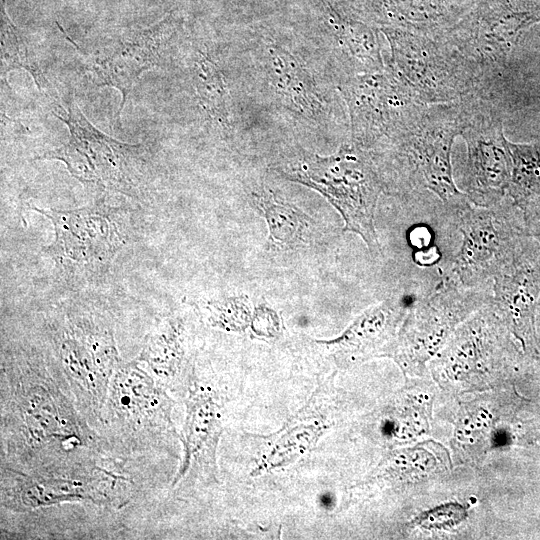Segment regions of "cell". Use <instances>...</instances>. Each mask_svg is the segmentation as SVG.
Instances as JSON below:
<instances>
[{
	"mask_svg": "<svg viewBox=\"0 0 540 540\" xmlns=\"http://www.w3.org/2000/svg\"><path fill=\"white\" fill-rule=\"evenodd\" d=\"M406 314L403 300L388 298L363 312L336 339L319 342L341 365L371 357L390 356Z\"/></svg>",
	"mask_w": 540,
	"mask_h": 540,
	"instance_id": "ac0fdd59",
	"label": "cell"
},
{
	"mask_svg": "<svg viewBox=\"0 0 540 540\" xmlns=\"http://www.w3.org/2000/svg\"><path fill=\"white\" fill-rule=\"evenodd\" d=\"M490 302L492 286L467 288L446 277L432 294L413 304L389 357L406 371L422 369L463 321Z\"/></svg>",
	"mask_w": 540,
	"mask_h": 540,
	"instance_id": "8fae6325",
	"label": "cell"
},
{
	"mask_svg": "<svg viewBox=\"0 0 540 540\" xmlns=\"http://www.w3.org/2000/svg\"><path fill=\"white\" fill-rule=\"evenodd\" d=\"M172 407L164 386L137 359L122 363L113 374L102 423L131 452L165 448L177 437Z\"/></svg>",
	"mask_w": 540,
	"mask_h": 540,
	"instance_id": "52a82bcc",
	"label": "cell"
},
{
	"mask_svg": "<svg viewBox=\"0 0 540 540\" xmlns=\"http://www.w3.org/2000/svg\"><path fill=\"white\" fill-rule=\"evenodd\" d=\"M540 21V4L487 0L445 36L459 52L481 92L503 66L523 33Z\"/></svg>",
	"mask_w": 540,
	"mask_h": 540,
	"instance_id": "30bf717a",
	"label": "cell"
},
{
	"mask_svg": "<svg viewBox=\"0 0 540 540\" xmlns=\"http://www.w3.org/2000/svg\"><path fill=\"white\" fill-rule=\"evenodd\" d=\"M458 103L459 136L466 144L463 193L473 205L488 207L507 196L513 168L510 141L487 93H474Z\"/></svg>",
	"mask_w": 540,
	"mask_h": 540,
	"instance_id": "9c48e42d",
	"label": "cell"
},
{
	"mask_svg": "<svg viewBox=\"0 0 540 540\" xmlns=\"http://www.w3.org/2000/svg\"><path fill=\"white\" fill-rule=\"evenodd\" d=\"M389 47L385 67L425 105L458 103L482 93L459 52L443 34L381 28Z\"/></svg>",
	"mask_w": 540,
	"mask_h": 540,
	"instance_id": "5b68a950",
	"label": "cell"
},
{
	"mask_svg": "<svg viewBox=\"0 0 540 540\" xmlns=\"http://www.w3.org/2000/svg\"><path fill=\"white\" fill-rule=\"evenodd\" d=\"M316 407V396L271 439L256 471H267L290 463L310 450L327 430V417Z\"/></svg>",
	"mask_w": 540,
	"mask_h": 540,
	"instance_id": "44dd1931",
	"label": "cell"
},
{
	"mask_svg": "<svg viewBox=\"0 0 540 540\" xmlns=\"http://www.w3.org/2000/svg\"><path fill=\"white\" fill-rule=\"evenodd\" d=\"M432 456L434 454L419 447L390 453L379 464L372 479L399 483L424 477L438 465Z\"/></svg>",
	"mask_w": 540,
	"mask_h": 540,
	"instance_id": "484cf974",
	"label": "cell"
},
{
	"mask_svg": "<svg viewBox=\"0 0 540 540\" xmlns=\"http://www.w3.org/2000/svg\"><path fill=\"white\" fill-rule=\"evenodd\" d=\"M467 517L466 508L459 503H446L418 515L413 523L430 530L452 528Z\"/></svg>",
	"mask_w": 540,
	"mask_h": 540,
	"instance_id": "4316f807",
	"label": "cell"
},
{
	"mask_svg": "<svg viewBox=\"0 0 540 540\" xmlns=\"http://www.w3.org/2000/svg\"><path fill=\"white\" fill-rule=\"evenodd\" d=\"M1 59L4 64L2 78L6 80V75L11 70L24 69L30 73L42 93L50 98H56L26 38L7 15L4 0L1 4Z\"/></svg>",
	"mask_w": 540,
	"mask_h": 540,
	"instance_id": "cb8c5ba5",
	"label": "cell"
},
{
	"mask_svg": "<svg viewBox=\"0 0 540 540\" xmlns=\"http://www.w3.org/2000/svg\"><path fill=\"white\" fill-rule=\"evenodd\" d=\"M171 19L166 16L154 25L134 30L97 50L90 63L92 80L97 86H109L122 94L117 119L140 75L160 61L161 49L170 33Z\"/></svg>",
	"mask_w": 540,
	"mask_h": 540,
	"instance_id": "2e32d148",
	"label": "cell"
},
{
	"mask_svg": "<svg viewBox=\"0 0 540 540\" xmlns=\"http://www.w3.org/2000/svg\"><path fill=\"white\" fill-rule=\"evenodd\" d=\"M339 90L349 112L352 143L366 151L396 135L426 106L386 67L344 77Z\"/></svg>",
	"mask_w": 540,
	"mask_h": 540,
	"instance_id": "7c38bea8",
	"label": "cell"
},
{
	"mask_svg": "<svg viewBox=\"0 0 540 540\" xmlns=\"http://www.w3.org/2000/svg\"><path fill=\"white\" fill-rule=\"evenodd\" d=\"M459 136V103L426 105L396 135L368 151L385 191L410 195L422 190L443 205L466 199L453 179L451 153Z\"/></svg>",
	"mask_w": 540,
	"mask_h": 540,
	"instance_id": "7a4b0ae2",
	"label": "cell"
},
{
	"mask_svg": "<svg viewBox=\"0 0 540 540\" xmlns=\"http://www.w3.org/2000/svg\"><path fill=\"white\" fill-rule=\"evenodd\" d=\"M510 150L513 168L507 195L528 227L540 220V142H510Z\"/></svg>",
	"mask_w": 540,
	"mask_h": 540,
	"instance_id": "603a6c76",
	"label": "cell"
},
{
	"mask_svg": "<svg viewBox=\"0 0 540 540\" xmlns=\"http://www.w3.org/2000/svg\"><path fill=\"white\" fill-rule=\"evenodd\" d=\"M31 208L51 221L54 240L42 251L65 273H100L130 240L127 213L101 202L72 210Z\"/></svg>",
	"mask_w": 540,
	"mask_h": 540,
	"instance_id": "ba28073f",
	"label": "cell"
},
{
	"mask_svg": "<svg viewBox=\"0 0 540 540\" xmlns=\"http://www.w3.org/2000/svg\"><path fill=\"white\" fill-rule=\"evenodd\" d=\"M540 299V244L531 236L492 280V305L521 352L540 358L536 309Z\"/></svg>",
	"mask_w": 540,
	"mask_h": 540,
	"instance_id": "4fadbf2b",
	"label": "cell"
},
{
	"mask_svg": "<svg viewBox=\"0 0 540 540\" xmlns=\"http://www.w3.org/2000/svg\"><path fill=\"white\" fill-rule=\"evenodd\" d=\"M8 449L30 472H74L72 454L92 450L95 435L45 367L18 361L4 367ZM72 464V463H71Z\"/></svg>",
	"mask_w": 540,
	"mask_h": 540,
	"instance_id": "6da1fadb",
	"label": "cell"
},
{
	"mask_svg": "<svg viewBox=\"0 0 540 540\" xmlns=\"http://www.w3.org/2000/svg\"><path fill=\"white\" fill-rule=\"evenodd\" d=\"M62 370L84 418L102 422L111 379L105 372V351L88 317L70 320L56 338Z\"/></svg>",
	"mask_w": 540,
	"mask_h": 540,
	"instance_id": "5bb4252c",
	"label": "cell"
},
{
	"mask_svg": "<svg viewBox=\"0 0 540 540\" xmlns=\"http://www.w3.org/2000/svg\"><path fill=\"white\" fill-rule=\"evenodd\" d=\"M138 360L163 386L178 385L188 372L181 320L168 317L158 322L146 336Z\"/></svg>",
	"mask_w": 540,
	"mask_h": 540,
	"instance_id": "ffe728a7",
	"label": "cell"
},
{
	"mask_svg": "<svg viewBox=\"0 0 540 540\" xmlns=\"http://www.w3.org/2000/svg\"><path fill=\"white\" fill-rule=\"evenodd\" d=\"M264 59L269 83L285 105L311 119L324 112L321 93L292 54L273 46L269 47Z\"/></svg>",
	"mask_w": 540,
	"mask_h": 540,
	"instance_id": "d6986e66",
	"label": "cell"
},
{
	"mask_svg": "<svg viewBox=\"0 0 540 540\" xmlns=\"http://www.w3.org/2000/svg\"><path fill=\"white\" fill-rule=\"evenodd\" d=\"M193 81L199 101L208 115L221 126L231 123L228 93L223 75L214 61L200 54L194 62Z\"/></svg>",
	"mask_w": 540,
	"mask_h": 540,
	"instance_id": "d4e9b609",
	"label": "cell"
},
{
	"mask_svg": "<svg viewBox=\"0 0 540 540\" xmlns=\"http://www.w3.org/2000/svg\"><path fill=\"white\" fill-rule=\"evenodd\" d=\"M443 206L462 240L447 277L467 288L492 286L493 278L530 237L522 213L508 195L488 207L475 206L467 198Z\"/></svg>",
	"mask_w": 540,
	"mask_h": 540,
	"instance_id": "277c9868",
	"label": "cell"
},
{
	"mask_svg": "<svg viewBox=\"0 0 540 540\" xmlns=\"http://www.w3.org/2000/svg\"><path fill=\"white\" fill-rule=\"evenodd\" d=\"M221 406L209 387L192 384L186 399V417L180 440L183 456L173 485L188 476L216 480V450L222 433Z\"/></svg>",
	"mask_w": 540,
	"mask_h": 540,
	"instance_id": "e0dca14e",
	"label": "cell"
},
{
	"mask_svg": "<svg viewBox=\"0 0 540 540\" xmlns=\"http://www.w3.org/2000/svg\"><path fill=\"white\" fill-rule=\"evenodd\" d=\"M53 114L67 125L69 139L36 159L63 162L82 183L129 197L139 195L144 169L141 145L123 143L104 134L87 120L73 100L67 108L57 105Z\"/></svg>",
	"mask_w": 540,
	"mask_h": 540,
	"instance_id": "8992f818",
	"label": "cell"
},
{
	"mask_svg": "<svg viewBox=\"0 0 540 540\" xmlns=\"http://www.w3.org/2000/svg\"><path fill=\"white\" fill-rule=\"evenodd\" d=\"M529 235L540 244V220L527 227Z\"/></svg>",
	"mask_w": 540,
	"mask_h": 540,
	"instance_id": "83f0119b",
	"label": "cell"
},
{
	"mask_svg": "<svg viewBox=\"0 0 540 540\" xmlns=\"http://www.w3.org/2000/svg\"><path fill=\"white\" fill-rule=\"evenodd\" d=\"M2 486V502L16 511H28L62 502L108 499L115 477L100 467L83 473H23L10 470Z\"/></svg>",
	"mask_w": 540,
	"mask_h": 540,
	"instance_id": "9a60e30c",
	"label": "cell"
},
{
	"mask_svg": "<svg viewBox=\"0 0 540 540\" xmlns=\"http://www.w3.org/2000/svg\"><path fill=\"white\" fill-rule=\"evenodd\" d=\"M276 171L318 191L339 212L344 230L359 235L372 255L380 253L374 221L385 186L368 151L353 143L328 156L302 151Z\"/></svg>",
	"mask_w": 540,
	"mask_h": 540,
	"instance_id": "3957f363",
	"label": "cell"
},
{
	"mask_svg": "<svg viewBox=\"0 0 540 540\" xmlns=\"http://www.w3.org/2000/svg\"><path fill=\"white\" fill-rule=\"evenodd\" d=\"M252 200L268 226L270 249H293L305 242L312 221L300 208L265 188L253 192Z\"/></svg>",
	"mask_w": 540,
	"mask_h": 540,
	"instance_id": "7402d4cb",
	"label": "cell"
}]
</instances>
